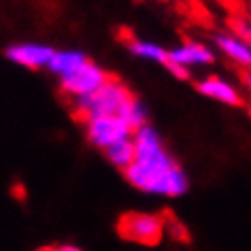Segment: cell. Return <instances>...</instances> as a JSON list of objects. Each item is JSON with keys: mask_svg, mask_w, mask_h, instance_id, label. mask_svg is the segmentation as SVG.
<instances>
[{"mask_svg": "<svg viewBox=\"0 0 251 251\" xmlns=\"http://www.w3.org/2000/svg\"><path fill=\"white\" fill-rule=\"evenodd\" d=\"M136 160L124 171L126 181L132 187L153 196L177 198L190 190V177L164 147L162 136L151 126H143L134 132Z\"/></svg>", "mask_w": 251, "mask_h": 251, "instance_id": "cell-1", "label": "cell"}, {"mask_svg": "<svg viewBox=\"0 0 251 251\" xmlns=\"http://www.w3.org/2000/svg\"><path fill=\"white\" fill-rule=\"evenodd\" d=\"M134 100L136 98L130 94V90L124 83H119L117 79H109L98 92L83 98H75L73 109H75V115L81 117L83 122L94 117H104V115H119L126 119L130 106L134 104Z\"/></svg>", "mask_w": 251, "mask_h": 251, "instance_id": "cell-2", "label": "cell"}, {"mask_svg": "<svg viewBox=\"0 0 251 251\" xmlns=\"http://www.w3.org/2000/svg\"><path fill=\"white\" fill-rule=\"evenodd\" d=\"M117 232L126 241L139 245H158L166 232V222L155 213H126L117 224Z\"/></svg>", "mask_w": 251, "mask_h": 251, "instance_id": "cell-3", "label": "cell"}, {"mask_svg": "<svg viewBox=\"0 0 251 251\" xmlns=\"http://www.w3.org/2000/svg\"><path fill=\"white\" fill-rule=\"evenodd\" d=\"M85 124V136L96 149H109L111 145L130 139L134 134L132 126L119 115H104V117H94L87 119Z\"/></svg>", "mask_w": 251, "mask_h": 251, "instance_id": "cell-4", "label": "cell"}, {"mask_svg": "<svg viewBox=\"0 0 251 251\" xmlns=\"http://www.w3.org/2000/svg\"><path fill=\"white\" fill-rule=\"evenodd\" d=\"M109 79L111 77L104 68H100L98 64H94V62H85V64L77 68L75 73L62 77L60 87L66 96H71V100H75V98H83V96H90V94L98 92Z\"/></svg>", "mask_w": 251, "mask_h": 251, "instance_id": "cell-5", "label": "cell"}, {"mask_svg": "<svg viewBox=\"0 0 251 251\" xmlns=\"http://www.w3.org/2000/svg\"><path fill=\"white\" fill-rule=\"evenodd\" d=\"M4 55L17 66L39 71V68H49L55 49L45 45V43H15V45H9L4 49Z\"/></svg>", "mask_w": 251, "mask_h": 251, "instance_id": "cell-6", "label": "cell"}, {"mask_svg": "<svg viewBox=\"0 0 251 251\" xmlns=\"http://www.w3.org/2000/svg\"><path fill=\"white\" fill-rule=\"evenodd\" d=\"M168 60L185 68L192 66H209L215 62V53L200 41H183L181 45L168 49Z\"/></svg>", "mask_w": 251, "mask_h": 251, "instance_id": "cell-7", "label": "cell"}, {"mask_svg": "<svg viewBox=\"0 0 251 251\" xmlns=\"http://www.w3.org/2000/svg\"><path fill=\"white\" fill-rule=\"evenodd\" d=\"M196 92L202 94L204 98H211L219 104H226V106H243V96L241 92L236 90L230 81H226L222 77H204L196 83Z\"/></svg>", "mask_w": 251, "mask_h": 251, "instance_id": "cell-8", "label": "cell"}, {"mask_svg": "<svg viewBox=\"0 0 251 251\" xmlns=\"http://www.w3.org/2000/svg\"><path fill=\"white\" fill-rule=\"evenodd\" d=\"M213 43H215V47L230 62H234L236 66L245 68V71L251 68V45L247 41L238 39V36L232 32H217L213 36Z\"/></svg>", "mask_w": 251, "mask_h": 251, "instance_id": "cell-9", "label": "cell"}, {"mask_svg": "<svg viewBox=\"0 0 251 251\" xmlns=\"http://www.w3.org/2000/svg\"><path fill=\"white\" fill-rule=\"evenodd\" d=\"M85 62H90V60H87V55L81 53V51H75V49L55 51L51 64H49V71H51L58 79H62V77H66V75L75 73L77 68H81Z\"/></svg>", "mask_w": 251, "mask_h": 251, "instance_id": "cell-10", "label": "cell"}, {"mask_svg": "<svg viewBox=\"0 0 251 251\" xmlns=\"http://www.w3.org/2000/svg\"><path fill=\"white\" fill-rule=\"evenodd\" d=\"M132 136L115 143V145H111L109 149H104L106 160H109L115 168H119V171H126V168L132 166L134 160H136V143H134Z\"/></svg>", "mask_w": 251, "mask_h": 251, "instance_id": "cell-11", "label": "cell"}, {"mask_svg": "<svg viewBox=\"0 0 251 251\" xmlns=\"http://www.w3.org/2000/svg\"><path fill=\"white\" fill-rule=\"evenodd\" d=\"M128 49L141 60H151V62H160V64H166L168 62V51L162 45H158V43L132 39V41H128Z\"/></svg>", "mask_w": 251, "mask_h": 251, "instance_id": "cell-12", "label": "cell"}, {"mask_svg": "<svg viewBox=\"0 0 251 251\" xmlns=\"http://www.w3.org/2000/svg\"><path fill=\"white\" fill-rule=\"evenodd\" d=\"M230 32L236 34L238 39L247 41L251 45V22L245 20V17H234V20H230Z\"/></svg>", "mask_w": 251, "mask_h": 251, "instance_id": "cell-13", "label": "cell"}, {"mask_svg": "<svg viewBox=\"0 0 251 251\" xmlns=\"http://www.w3.org/2000/svg\"><path fill=\"white\" fill-rule=\"evenodd\" d=\"M166 228H168V234H171L175 241H187V230H185L183 224H179V222H175V219H171V222L166 224Z\"/></svg>", "mask_w": 251, "mask_h": 251, "instance_id": "cell-14", "label": "cell"}, {"mask_svg": "<svg viewBox=\"0 0 251 251\" xmlns=\"http://www.w3.org/2000/svg\"><path fill=\"white\" fill-rule=\"evenodd\" d=\"M164 66H166V71L171 73L175 79H179V81H187V79H190V68H185L181 64H175V62H171V60H168Z\"/></svg>", "mask_w": 251, "mask_h": 251, "instance_id": "cell-15", "label": "cell"}, {"mask_svg": "<svg viewBox=\"0 0 251 251\" xmlns=\"http://www.w3.org/2000/svg\"><path fill=\"white\" fill-rule=\"evenodd\" d=\"M243 83H245V87L251 92V68L249 71H245V75H243Z\"/></svg>", "mask_w": 251, "mask_h": 251, "instance_id": "cell-16", "label": "cell"}, {"mask_svg": "<svg viewBox=\"0 0 251 251\" xmlns=\"http://www.w3.org/2000/svg\"><path fill=\"white\" fill-rule=\"evenodd\" d=\"M39 251H64V249H62V245H58V247H43Z\"/></svg>", "mask_w": 251, "mask_h": 251, "instance_id": "cell-17", "label": "cell"}, {"mask_svg": "<svg viewBox=\"0 0 251 251\" xmlns=\"http://www.w3.org/2000/svg\"><path fill=\"white\" fill-rule=\"evenodd\" d=\"M249 111H251V109H249Z\"/></svg>", "mask_w": 251, "mask_h": 251, "instance_id": "cell-18", "label": "cell"}]
</instances>
